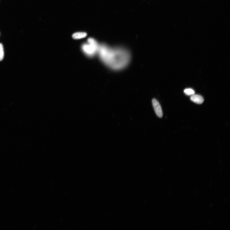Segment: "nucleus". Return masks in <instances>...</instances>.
<instances>
[{
    "label": "nucleus",
    "mask_w": 230,
    "mask_h": 230,
    "mask_svg": "<svg viewBox=\"0 0 230 230\" xmlns=\"http://www.w3.org/2000/svg\"><path fill=\"white\" fill-rule=\"evenodd\" d=\"M152 106L156 115L159 118H162L163 115V112L161 106L159 102L155 99L152 101Z\"/></svg>",
    "instance_id": "3"
},
{
    "label": "nucleus",
    "mask_w": 230,
    "mask_h": 230,
    "mask_svg": "<svg viewBox=\"0 0 230 230\" xmlns=\"http://www.w3.org/2000/svg\"><path fill=\"white\" fill-rule=\"evenodd\" d=\"M88 42V44L83 45L82 49L86 55L92 57L98 53L100 45L97 41L93 38H89Z\"/></svg>",
    "instance_id": "2"
},
{
    "label": "nucleus",
    "mask_w": 230,
    "mask_h": 230,
    "mask_svg": "<svg viewBox=\"0 0 230 230\" xmlns=\"http://www.w3.org/2000/svg\"><path fill=\"white\" fill-rule=\"evenodd\" d=\"M98 53L102 62L113 70L123 69L130 62V54L123 48H112L106 44H101L100 45Z\"/></svg>",
    "instance_id": "1"
},
{
    "label": "nucleus",
    "mask_w": 230,
    "mask_h": 230,
    "mask_svg": "<svg viewBox=\"0 0 230 230\" xmlns=\"http://www.w3.org/2000/svg\"><path fill=\"white\" fill-rule=\"evenodd\" d=\"M4 57V51L3 45L0 43V61H2Z\"/></svg>",
    "instance_id": "7"
},
{
    "label": "nucleus",
    "mask_w": 230,
    "mask_h": 230,
    "mask_svg": "<svg viewBox=\"0 0 230 230\" xmlns=\"http://www.w3.org/2000/svg\"><path fill=\"white\" fill-rule=\"evenodd\" d=\"M184 92L188 96H192L195 93V91L191 88L186 89L184 90Z\"/></svg>",
    "instance_id": "6"
},
{
    "label": "nucleus",
    "mask_w": 230,
    "mask_h": 230,
    "mask_svg": "<svg viewBox=\"0 0 230 230\" xmlns=\"http://www.w3.org/2000/svg\"><path fill=\"white\" fill-rule=\"evenodd\" d=\"M190 99L191 100L196 104H201L203 103L204 99L201 95L198 94H193L191 96Z\"/></svg>",
    "instance_id": "4"
},
{
    "label": "nucleus",
    "mask_w": 230,
    "mask_h": 230,
    "mask_svg": "<svg viewBox=\"0 0 230 230\" xmlns=\"http://www.w3.org/2000/svg\"><path fill=\"white\" fill-rule=\"evenodd\" d=\"M87 35V34L85 32H77L73 34L72 37L74 39H78L85 38Z\"/></svg>",
    "instance_id": "5"
}]
</instances>
